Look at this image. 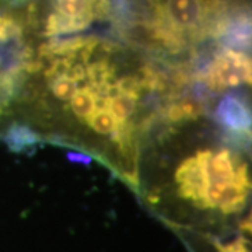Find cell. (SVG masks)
Segmentation results:
<instances>
[{
  "mask_svg": "<svg viewBox=\"0 0 252 252\" xmlns=\"http://www.w3.org/2000/svg\"><path fill=\"white\" fill-rule=\"evenodd\" d=\"M34 31L26 0H0V124L21 98L31 76Z\"/></svg>",
  "mask_w": 252,
  "mask_h": 252,
  "instance_id": "obj_1",
  "label": "cell"
},
{
  "mask_svg": "<svg viewBox=\"0 0 252 252\" xmlns=\"http://www.w3.org/2000/svg\"><path fill=\"white\" fill-rule=\"evenodd\" d=\"M203 80L209 89L220 91L251 83V62L247 55L233 48H225L215 56L206 67Z\"/></svg>",
  "mask_w": 252,
  "mask_h": 252,
  "instance_id": "obj_2",
  "label": "cell"
},
{
  "mask_svg": "<svg viewBox=\"0 0 252 252\" xmlns=\"http://www.w3.org/2000/svg\"><path fill=\"white\" fill-rule=\"evenodd\" d=\"M216 121L224 129L233 132H247L251 127L250 108L243 99L235 95H224L215 111Z\"/></svg>",
  "mask_w": 252,
  "mask_h": 252,
  "instance_id": "obj_3",
  "label": "cell"
}]
</instances>
